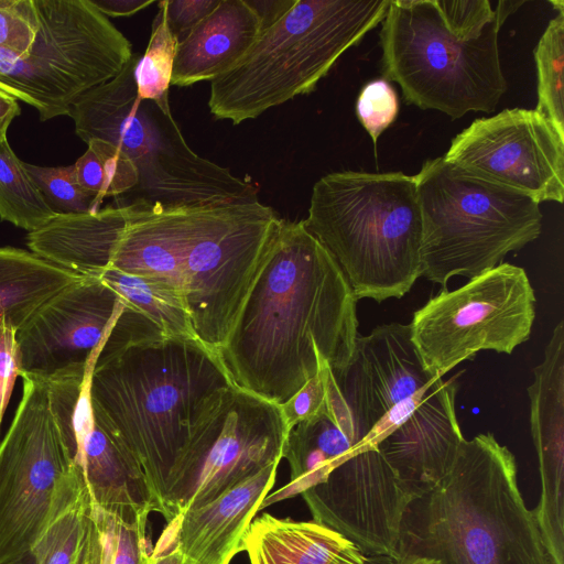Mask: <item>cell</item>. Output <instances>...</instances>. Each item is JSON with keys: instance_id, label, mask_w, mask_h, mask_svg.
I'll use <instances>...</instances> for the list:
<instances>
[{"instance_id": "1", "label": "cell", "mask_w": 564, "mask_h": 564, "mask_svg": "<svg viewBox=\"0 0 564 564\" xmlns=\"http://www.w3.org/2000/svg\"><path fill=\"white\" fill-rule=\"evenodd\" d=\"M357 297L302 220L282 219L225 347L234 384L278 405L324 362L335 375L352 356Z\"/></svg>"}, {"instance_id": "2", "label": "cell", "mask_w": 564, "mask_h": 564, "mask_svg": "<svg viewBox=\"0 0 564 564\" xmlns=\"http://www.w3.org/2000/svg\"><path fill=\"white\" fill-rule=\"evenodd\" d=\"M281 221L259 200L177 207L133 202L108 268L176 291L197 338L219 354Z\"/></svg>"}, {"instance_id": "3", "label": "cell", "mask_w": 564, "mask_h": 564, "mask_svg": "<svg viewBox=\"0 0 564 564\" xmlns=\"http://www.w3.org/2000/svg\"><path fill=\"white\" fill-rule=\"evenodd\" d=\"M410 557L440 564H555L520 491L516 457L494 434L464 438L448 474L410 503L399 561Z\"/></svg>"}, {"instance_id": "4", "label": "cell", "mask_w": 564, "mask_h": 564, "mask_svg": "<svg viewBox=\"0 0 564 564\" xmlns=\"http://www.w3.org/2000/svg\"><path fill=\"white\" fill-rule=\"evenodd\" d=\"M219 354L199 340L132 341L96 362L93 402L142 469L164 516L167 480L205 399L231 384Z\"/></svg>"}, {"instance_id": "5", "label": "cell", "mask_w": 564, "mask_h": 564, "mask_svg": "<svg viewBox=\"0 0 564 564\" xmlns=\"http://www.w3.org/2000/svg\"><path fill=\"white\" fill-rule=\"evenodd\" d=\"M304 227L328 250L357 300L404 296L421 278L414 176L333 172L313 185Z\"/></svg>"}, {"instance_id": "6", "label": "cell", "mask_w": 564, "mask_h": 564, "mask_svg": "<svg viewBox=\"0 0 564 564\" xmlns=\"http://www.w3.org/2000/svg\"><path fill=\"white\" fill-rule=\"evenodd\" d=\"M133 55L112 79L79 96L67 116L84 141H106L135 165L138 185L119 205L163 207L257 202L259 188L195 153L174 120L170 102L138 96Z\"/></svg>"}, {"instance_id": "7", "label": "cell", "mask_w": 564, "mask_h": 564, "mask_svg": "<svg viewBox=\"0 0 564 564\" xmlns=\"http://www.w3.org/2000/svg\"><path fill=\"white\" fill-rule=\"evenodd\" d=\"M524 1L500 0L497 18L480 33L449 25L435 0H390L381 21V73L403 99L452 120L492 112L507 90L498 37Z\"/></svg>"}, {"instance_id": "8", "label": "cell", "mask_w": 564, "mask_h": 564, "mask_svg": "<svg viewBox=\"0 0 564 564\" xmlns=\"http://www.w3.org/2000/svg\"><path fill=\"white\" fill-rule=\"evenodd\" d=\"M390 0H296L246 55L210 82L208 107L232 124L313 91L383 19Z\"/></svg>"}, {"instance_id": "9", "label": "cell", "mask_w": 564, "mask_h": 564, "mask_svg": "<svg viewBox=\"0 0 564 564\" xmlns=\"http://www.w3.org/2000/svg\"><path fill=\"white\" fill-rule=\"evenodd\" d=\"M422 220L421 276L446 289L455 275L468 280L539 238L540 204L475 177L442 156L413 175Z\"/></svg>"}, {"instance_id": "10", "label": "cell", "mask_w": 564, "mask_h": 564, "mask_svg": "<svg viewBox=\"0 0 564 564\" xmlns=\"http://www.w3.org/2000/svg\"><path fill=\"white\" fill-rule=\"evenodd\" d=\"M40 28L21 56L0 50V89L37 110L67 116L89 89L116 77L133 56L130 41L90 0H35Z\"/></svg>"}, {"instance_id": "11", "label": "cell", "mask_w": 564, "mask_h": 564, "mask_svg": "<svg viewBox=\"0 0 564 564\" xmlns=\"http://www.w3.org/2000/svg\"><path fill=\"white\" fill-rule=\"evenodd\" d=\"M289 430L275 403L231 383L195 415L167 480L164 518L210 502L283 458Z\"/></svg>"}, {"instance_id": "12", "label": "cell", "mask_w": 564, "mask_h": 564, "mask_svg": "<svg viewBox=\"0 0 564 564\" xmlns=\"http://www.w3.org/2000/svg\"><path fill=\"white\" fill-rule=\"evenodd\" d=\"M535 303L525 270L505 262L440 291L409 324L425 371L443 377L481 350L512 354L530 338Z\"/></svg>"}, {"instance_id": "13", "label": "cell", "mask_w": 564, "mask_h": 564, "mask_svg": "<svg viewBox=\"0 0 564 564\" xmlns=\"http://www.w3.org/2000/svg\"><path fill=\"white\" fill-rule=\"evenodd\" d=\"M159 336L166 335L111 288L83 276L17 330L20 376L44 382L84 376L123 346Z\"/></svg>"}, {"instance_id": "14", "label": "cell", "mask_w": 564, "mask_h": 564, "mask_svg": "<svg viewBox=\"0 0 564 564\" xmlns=\"http://www.w3.org/2000/svg\"><path fill=\"white\" fill-rule=\"evenodd\" d=\"M22 380L20 404L0 443V562L31 551L70 468L46 383Z\"/></svg>"}, {"instance_id": "15", "label": "cell", "mask_w": 564, "mask_h": 564, "mask_svg": "<svg viewBox=\"0 0 564 564\" xmlns=\"http://www.w3.org/2000/svg\"><path fill=\"white\" fill-rule=\"evenodd\" d=\"M443 158L539 204L564 200V137L535 109H505L474 120Z\"/></svg>"}, {"instance_id": "16", "label": "cell", "mask_w": 564, "mask_h": 564, "mask_svg": "<svg viewBox=\"0 0 564 564\" xmlns=\"http://www.w3.org/2000/svg\"><path fill=\"white\" fill-rule=\"evenodd\" d=\"M93 369L45 382L64 448L91 501L128 521L149 518L158 508L145 476L90 398Z\"/></svg>"}, {"instance_id": "17", "label": "cell", "mask_w": 564, "mask_h": 564, "mask_svg": "<svg viewBox=\"0 0 564 564\" xmlns=\"http://www.w3.org/2000/svg\"><path fill=\"white\" fill-rule=\"evenodd\" d=\"M302 497L313 521L336 531L366 556L398 563L403 517L415 497L377 447L356 448Z\"/></svg>"}, {"instance_id": "18", "label": "cell", "mask_w": 564, "mask_h": 564, "mask_svg": "<svg viewBox=\"0 0 564 564\" xmlns=\"http://www.w3.org/2000/svg\"><path fill=\"white\" fill-rule=\"evenodd\" d=\"M334 376L361 441L389 410L438 378L425 371L410 325L397 322L358 335L347 368Z\"/></svg>"}, {"instance_id": "19", "label": "cell", "mask_w": 564, "mask_h": 564, "mask_svg": "<svg viewBox=\"0 0 564 564\" xmlns=\"http://www.w3.org/2000/svg\"><path fill=\"white\" fill-rule=\"evenodd\" d=\"M457 390L455 377H438L413 413L376 446L415 499L448 474L465 438L456 414Z\"/></svg>"}, {"instance_id": "20", "label": "cell", "mask_w": 564, "mask_h": 564, "mask_svg": "<svg viewBox=\"0 0 564 564\" xmlns=\"http://www.w3.org/2000/svg\"><path fill=\"white\" fill-rule=\"evenodd\" d=\"M278 466L279 463L268 465L210 502L186 509L171 521L184 564L230 563L274 485Z\"/></svg>"}, {"instance_id": "21", "label": "cell", "mask_w": 564, "mask_h": 564, "mask_svg": "<svg viewBox=\"0 0 564 564\" xmlns=\"http://www.w3.org/2000/svg\"><path fill=\"white\" fill-rule=\"evenodd\" d=\"M361 437L334 372L326 376V399L322 409L290 432L283 458L290 465V482L264 498L260 510L271 503L302 495L323 482L360 444Z\"/></svg>"}, {"instance_id": "22", "label": "cell", "mask_w": 564, "mask_h": 564, "mask_svg": "<svg viewBox=\"0 0 564 564\" xmlns=\"http://www.w3.org/2000/svg\"><path fill=\"white\" fill-rule=\"evenodd\" d=\"M260 33V20L247 0H219L178 42L171 85L214 80L246 55Z\"/></svg>"}, {"instance_id": "23", "label": "cell", "mask_w": 564, "mask_h": 564, "mask_svg": "<svg viewBox=\"0 0 564 564\" xmlns=\"http://www.w3.org/2000/svg\"><path fill=\"white\" fill-rule=\"evenodd\" d=\"M128 206L117 205L86 214H57L28 234L30 250L80 276L106 270L126 226Z\"/></svg>"}, {"instance_id": "24", "label": "cell", "mask_w": 564, "mask_h": 564, "mask_svg": "<svg viewBox=\"0 0 564 564\" xmlns=\"http://www.w3.org/2000/svg\"><path fill=\"white\" fill-rule=\"evenodd\" d=\"M240 551L250 564H366L368 560L352 542L321 523L269 513L251 521Z\"/></svg>"}, {"instance_id": "25", "label": "cell", "mask_w": 564, "mask_h": 564, "mask_svg": "<svg viewBox=\"0 0 564 564\" xmlns=\"http://www.w3.org/2000/svg\"><path fill=\"white\" fill-rule=\"evenodd\" d=\"M540 478L564 476V322L554 327L528 388Z\"/></svg>"}, {"instance_id": "26", "label": "cell", "mask_w": 564, "mask_h": 564, "mask_svg": "<svg viewBox=\"0 0 564 564\" xmlns=\"http://www.w3.org/2000/svg\"><path fill=\"white\" fill-rule=\"evenodd\" d=\"M82 278L31 250L0 247V321L18 330L44 303Z\"/></svg>"}, {"instance_id": "27", "label": "cell", "mask_w": 564, "mask_h": 564, "mask_svg": "<svg viewBox=\"0 0 564 564\" xmlns=\"http://www.w3.org/2000/svg\"><path fill=\"white\" fill-rule=\"evenodd\" d=\"M89 500L82 476L70 465L58 484L46 522L31 549L36 564H76Z\"/></svg>"}, {"instance_id": "28", "label": "cell", "mask_w": 564, "mask_h": 564, "mask_svg": "<svg viewBox=\"0 0 564 564\" xmlns=\"http://www.w3.org/2000/svg\"><path fill=\"white\" fill-rule=\"evenodd\" d=\"M148 518L128 521L91 499L76 564H144L151 552Z\"/></svg>"}, {"instance_id": "29", "label": "cell", "mask_w": 564, "mask_h": 564, "mask_svg": "<svg viewBox=\"0 0 564 564\" xmlns=\"http://www.w3.org/2000/svg\"><path fill=\"white\" fill-rule=\"evenodd\" d=\"M96 278L142 312L166 336L199 340L183 299L167 285L113 268H107Z\"/></svg>"}, {"instance_id": "30", "label": "cell", "mask_w": 564, "mask_h": 564, "mask_svg": "<svg viewBox=\"0 0 564 564\" xmlns=\"http://www.w3.org/2000/svg\"><path fill=\"white\" fill-rule=\"evenodd\" d=\"M56 215L9 141L0 142V219L31 232Z\"/></svg>"}, {"instance_id": "31", "label": "cell", "mask_w": 564, "mask_h": 564, "mask_svg": "<svg viewBox=\"0 0 564 564\" xmlns=\"http://www.w3.org/2000/svg\"><path fill=\"white\" fill-rule=\"evenodd\" d=\"M551 3L557 14L550 20L533 51L538 77L535 110L564 137V2Z\"/></svg>"}, {"instance_id": "32", "label": "cell", "mask_w": 564, "mask_h": 564, "mask_svg": "<svg viewBox=\"0 0 564 564\" xmlns=\"http://www.w3.org/2000/svg\"><path fill=\"white\" fill-rule=\"evenodd\" d=\"M73 165L79 185L100 202L126 195L139 182L134 163L117 147L102 140H89L87 150Z\"/></svg>"}, {"instance_id": "33", "label": "cell", "mask_w": 564, "mask_h": 564, "mask_svg": "<svg viewBox=\"0 0 564 564\" xmlns=\"http://www.w3.org/2000/svg\"><path fill=\"white\" fill-rule=\"evenodd\" d=\"M166 4V0L158 3L159 10L153 19L149 44L134 67L137 91L142 100L169 101L180 41L169 26Z\"/></svg>"}, {"instance_id": "34", "label": "cell", "mask_w": 564, "mask_h": 564, "mask_svg": "<svg viewBox=\"0 0 564 564\" xmlns=\"http://www.w3.org/2000/svg\"><path fill=\"white\" fill-rule=\"evenodd\" d=\"M24 167L57 214H86L100 209L102 202L79 185L74 165L40 166L24 162Z\"/></svg>"}, {"instance_id": "35", "label": "cell", "mask_w": 564, "mask_h": 564, "mask_svg": "<svg viewBox=\"0 0 564 564\" xmlns=\"http://www.w3.org/2000/svg\"><path fill=\"white\" fill-rule=\"evenodd\" d=\"M39 28L35 0H0V50L18 56L28 53Z\"/></svg>"}, {"instance_id": "36", "label": "cell", "mask_w": 564, "mask_h": 564, "mask_svg": "<svg viewBox=\"0 0 564 564\" xmlns=\"http://www.w3.org/2000/svg\"><path fill=\"white\" fill-rule=\"evenodd\" d=\"M398 112L397 93L384 78L369 82L359 93L356 113L370 135L375 149L379 137L395 120Z\"/></svg>"}, {"instance_id": "37", "label": "cell", "mask_w": 564, "mask_h": 564, "mask_svg": "<svg viewBox=\"0 0 564 564\" xmlns=\"http://www.w3.org/2000/svg\"><path fill=\"white\" fill-rule=\"evenodd\" d=\"M329 365L324 362L318 372L311 378L286 402L280 404L289 432L299 423L315 415L326 399V376Z\"/></svg>"}, {"instance_id": "38", "label": "cell", "mask_w": 564, "mask_h": 564, "mask_svg": "<svg viewBox=\"0 0 564 564\" xmlns=\"http://www.w3.org/2000/svg\"><path fill=\"white\" fill-rule=\"evenodd\" d=\"M20 372L17 329L6 321H0V424Z\"/></svg>"}, {"instance_id": "39", "label": "cell", "mask_w": 564, "mask_h": 564, "mask_svg": "<svg viewBox=\"0 0 564 564\" xmlns=\"http://www.w3.org/2000/svg\"><path fill=\"white\" fill-rule=\"evenodd\" d=\"M171 31L182 41L218 4L219 0H166Z\"/></svg>"}, {"instance_id": "40", "label": "cell", "mask_w": 564, "mask_h": 564, "mask_svg": "<svg viewBox=\"0 0 564 564\" xmlns=\"http://www.w3.org/2000/svg\"><path fill=\"white\" fill-rule=\"evenodd\" d=\"M261 23V31L274 24L295 3L296 0H247Z\"/></svg>"}, {"instance_id": "41", "label": "cell", "mask_w": 564, "mask_h": 564, "mask_svg": "<svg viewBox=\"0 0 564 564\" xmlns=\"http://www.w3.org/2000/svg\"><path fill=\"white\" fill-rule=\"evenodd\" d=\"M173 523L169 522L167 530L162 534L154 551L151 552L144 564H184L183 556L172 541Z\"/></svg>"}, {"instance_id": "42", "label": "cell", "mask_w": 564, "mask_h": 564, "mask_svg": "<svg viewBox=\"0 0 564 564\" xmlns=\"http://www.w3.org/2000/svg\"><path fill=\"white\" fill-rule=\"evenodd\" d=\"M107 18L130 17L151 6L153 0H90Z\"/></svg>"}, {"instance_id": "43", "label": "cell", "mask_w": 564, "mask_h": 564, "mask_svg": "<svg viewBox=\"0 0 564 564\" xmlns=\"http://www.w3.org/2000/svg\"><path fill=\"white\" fill-rule=\"evenodd\" d=\"M20 113L19 100L0 89V142L8 140L9 127Z\"/></svg>"}, {"instance_id": "44", "label": "cell", "mask_w": 564, "mask_h": 564, "mask_svg": "<svg viewBox=\"0 0 564 564\" xmlns=\"http://www.w3.org/2000/svg\"><path fill=\"white\" fill-rule=\"evenodd\" d=\"M0 564H36V563H35V558H34L32 552L30 551L21 556L2 561V562H0Z\"/></svg>"}, {"instance_id": "45", "label": "cell", "mask_w": 564, "mask_h": 564, "mask_svg": "<svg viewBox=\"0 0 564 564\" xmlns=\"http://www.w3.org/2000/svg\"><path fill=\"white\" fill-rule=\"evenodd\" d=\"M397 564H440V563L434 558L410 557V558H402Z\"/></svg>"}, {"instance_id": "46", "label": "cell", "mask_w": 564, "mask_h": 564, "mask_svg": "<svg viewBox=\"0 0 564 564\" xmlns=\"http://www.w3.org/2000/svg\"><path fill=\"white\" fill-rule=\"evenodd\" d=\"M366 564H397V562L388 556H368Z\"/></svg>"}]
</instances>
